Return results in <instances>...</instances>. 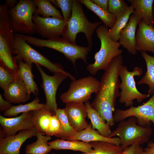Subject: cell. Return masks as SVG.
<instances>
[{
    "mask_svg": "<svg viewBox=\"0 0 154 154\" xmlns=\"http://www.w3.org/2000/svg\"><path fill=\"white\" fill-rule=\"evenodd\" d=\"M34 1L37 8L34 15H40L44 18L51 17L64 19L61 13L53 5L50 0H34Z\"/></svg>",
    "mask_w": 154,
    "mask_h": 154,
    "instance_id": "29",
    "label": "cell"
},
{
    "mask_svg": "<svg viewBox=\"0 0 154 154\" xmlns=\"http://www.w3.org/2000/svg\"><path fill=\"white\" fill-rule=\"evenodd\" d=\"M15 33L9 20L8 9L0 5V63L16 76L18 65L14 54Z\"/></svg>",
    "mask_w": 154,
    "mask_h": 154,
    "instance_id": "4",
    "label": "cell"
},
{
    "mask_svg": "<svg viewBox=\"0 0 154 154\" xmlns=\"http://www.w3.org/2000/svg\"><path fill=\"white\" fill-rule=\"evenodd\" d=\"M14 54L16 60H21L29 65L33 63L38 64L47 68L54 74L62 72L67 74L72 80L76 79L74 77L65 71L60 64L52 62L50 60L32 47L18 33H15Z\"/></svg>",
    "mask_w": 154,
    "mask_h": 154,
    "instance_id": "6",
    "label": "cell"
},
{
    "mask_svg": "<svg viewBox=\"0 0 154 154\" xmlns=\"http://www.w3.org/2000/svg\"><path fill=\"white\" fill-rule=\"evenodd\" d=\"M121 54L115 57L105 70L100 82V86L95 99L90 104L103 120L110 126L114 125L113 112L116 98L120 96L119 79L120 69L123 65Z\"/></svg>",
    "mask_w": 154,
    "mask_h": 154,
    "instance_id": "1",
    "label": "cell"
},
{
    "mask_svg": "<svg viewBox=\"0 0 154 154\" xmlns=\"http://www.w3.org/2000/svg\"><path fill=\"white\" fill-rule=\"evenodd\" d=\"M96 33L100 41V48L94 54V62L87 66L89 73L93 75L100 70H105L114 58L123 52L119 48V42L114 41L110 38L108 28L104 25L99 26L96 29Z\"/></svg>",
    "mask_w": 154,
    "mask_h": 154,
    "instance_id": "5",
    "label": "cell"
},
{
    "mask_svg": "<svg viewBox=\"0 0 154 154\" xmlns=\"http://www.w3.org/2000/svg\"><path fill=\"white\" fill-rule=\"evenodd\" d=\"M48 144L52 149L56 150L67 149L87 153L93 150L89 143L79 140L68 141L57 139L48 142Z\"/></svg>",
    "mask_w": 154,
    "mask_h": 154,
    "instance_id": "23",
    "label": "cell"
},
{
    "mask_svg": "<svg viewBox=\"0 0 154 154\" xmlns=\"http://www.w3.org/2000/svg\"><path fill=\"white\" fill-rule=\"evenodd\" d=\"M18 2L17 0H6L4 4L8 9H9L14 7Z\"/></svg>",
    "mask_w": 154,
    "mask_h": 154,
    "instance_id": "42",
    "label": "cell"
},
{
    "mask_svg": "<svg viewBox=\"0 0 154 154\" xmlns=\"http://www.w3.org/2000/svg\"><path fill=\"white\" fill-rule=\"evenodd\" d=\"M137 119L134 116L121 121L108 137L118 136L123 150L135 143L140 145L147 143L152 132L151 126L144 127L137 124Z\"/></svg>",
    "mask_w": 154,
    "mask_h": 154,
    "instance_id": "7",
    "label": "cell"
},
{
    "mask_svg": "<svg viewBox=\"0 0 154 154\" xmlns=\"http://www.w3.org/2000/svg\"><path fill=\"white\" fill-rule=\"evenodd\" d=\"M134 11L131 4L128 11L124 14L117 18L113 27L109 30V33L111 38L114 41H119L121 31L125 27L128 22L130 17Z\"/></svg>",
    "mask_w": 154,
    "mask_h": 154,
    "instance_id": "33",
    "label": "cell"
},
{
    "mask_svg": "<svg viewBox=\"0 0 154 154\" xmlns=\"http://www.w3.org/2000/svg\"><path fill=\"white\" fill-rule=\"evenodd\" d=\"M94 3L100 8L108 10V0H91Z\"/></svg>",
    "mask_w": 154,
    "mask_h": 154,
    "instance_id": "40",
    "label": "cell"
},
{
    "mask_svg": "<svg viewBox=\"0 0 154 154\" xmlns=\"http://www.w3.org/2000/svg\"><path fill=\"white\" fill-rule=\"evenodd\" d=\"M143 74L142 68L138 66L134 67L133 70L129 71L127 67L122 65L119 72V76L121 80L119 88L120 92L119 101L123 104L126 107L131 106L133 101L136 100L139 103L149 97L148 94H144L140 92L137 89L135 85L134 77L140 76Z\"/></svg>",
    "mask_w": 154,
    "mask_h": 154,
    "instance_id": "9",
    "label": "cell"
},
{
    "mask_svg": "<svg viewBox=\"0 0 154 154\" xmlns=\"http://www.w3.org/2000/svg\"><path fill=\"white\" fill-rule=\"evenodd\" d=\"M35 128L37 132L46 135L50 120L52 114L44 109L32 111Z\"/></svg>",
    "mask_w": 154,
    "mask_h": 154,
    "instance_id": "30",
    "label": "cell"
},
{
    "mask_svg": "<svg viewBox=\"0 0 154 154\" xmlns=\"http://www.w3.org/2000/svg\"><path fill=\"white\" fill-rule=\"evenodd\" d=\"M68 141L79 140L89 143L96 141H104L117 145H120L121 142L118 137L110 138L101 135L97 130L92 128L91 123L88 124L86 128L77 132L74 135L68 138Z\"/></svg>",
    "mask_w": 154,
    "mask_h": 154,
    "instance_id": "20",
    "label": "cell"
},
{
    "mask_svg": "<svg viewBox=\"0 0 154 154\" xmlns=\"http://www.w3.org/2000/svg\"><path fill=\"white\" fill-rule=\"evenodd\" d=\"M141 53L146 64L147 71L137 83L139 85H148L149 89L147 94L150 96L154 93V56L148 54L145 52L142 51Z\"/></svg>",
    "mask_w": 154,
    "mask_h": 154,
    "instance_id": "25",
    "label": "cell"
},
{
    "mask_svg": "<svg viewBox=\"0 0 154 154\" xmlns=\"http://www.w3.org/2000/svg\"><path fill=\"white\" fill-rule=\"evenodd\" d=\"M37 141L26 145L25 147L26 154H47L52 149L48 145V141L51 139V136L37 132Z\"/></svg>",
    "mask_w": 154,
    "mask_h": 154,
    "instance_id": "27",
    "label": "cell"
},
{
    "mask_svg": "<svg viewBox=\"0 0 154 154\" xmlns=\"http://www.w3.org/2000/svg\"><path fill=\"white\" fill-rule=\"evenodd\" d=\"M153 26L154 27V3H153Z\"/></svg>",
    "mask_w": 154,
    "mask_h": 154,
    "instance_id": "43",
    "label": "cell"
},
{
    "mask_svg": "<svg viewBox=\"0 0 154 154\" xmlns=\"http://www.w3.org/2000/svg\"><path fill=\"white\" fill-rule=\"evenodd\" d=\"M102 23V21L92 23L89 21L84 12L82 3L79 0H73L71 16L66 23L62 37L70 43L76 44L77 34L83 33L86 36L88 46L92 47L94 32Z\"/></svg>",
    "mask_w": 154,
    "mask_h": 154,
    "instance_id": "2",
    "label": "cell"
},
{
    "mask_svg": "<svg viewBox=\"0 0 154 154\" xmlns=\"http://www.w3.org/2000/svg\"><path fill=\"white\" fill-rule=\"evenodd\" d=\"M0 154H11L8 153H2Z\"/></svg>",
    "mask_w": 154,
    "mask_h": 154,
    "instance_id": "44",
    "label": "cell"
},
{
    "mask_svg": "<svg viewBox=\"0 0 154 154\" xmlns=\"http://www.w3.org/2000/svg\"><path fill=\"white\" fill-rule=\"evenodd\" d=\"M29 44L37 47L51 48L62 53L72 62L75 68L77 60L81 59L86 64L87 56L91 51V47L81 46L70 43L62 37L44 39L20 34Z\"/></svg>",
    "mask_w": 154,
    "mask_h": 154,
    "instance_id": "3",
    "label": "cell"
},
{
    "mask_svg": "<svg viewBox=\"0 0 154 154\" xmlns=\"http://www.w3.org/2000/svg\"><path fill=\"white\" fill-rule=\"evenodd\" d=\"M17 77L2 64L0 63V87L4 91Z\"/></svg>",
    "mask_w": 154,
    "mask_h": 154,
    "instance_id": "35",
    "label": "cell"
},
{
    "mask_svg": "<svg viewBox=\"0 0 154 154\" xmlns=\"http://www.w3.org/2000/svg\"><path fill=\"white\" fill-rule=\"evenodd\" d=\"M16 62L18 64L17 78L23 80L30 94L33 93L37 96L38 94V89L32 72V65L28 64L21 60Z\"/></svg>",
    "mask_w": 154,
    "mask_h": 154,
    "instance_id": "22",
    "label": "cell"
},
{
    "mask_svg": "<svg viewBox=\"0 0 154 154\" xmlns=\"http://www.w3.org/2000/svg\"><path fill=\"white\" fill-rule=\"evenodd\" d=\"M88 9L96 14L107 28H111L117 20L116 18L108 10L101 9L96 5L91 0H79Z\"/></svg>",
    "mask_w": 154,
    "mask_h": 154,
    "instance_id": "26",
    "label": "cell"
},
{
    "mask_svg": "<svg viewBox=\"0 0 154 154\" xmlns=\"http://www.w3.org/2000/svg\"><path fill=\"white\" fill-rule=\"evenodd\" d=\"M50 1L60 9L62 17L66 23L71 16L73 0H51Z\"/></svg>",
    "mask_w": 154,
    "mask_h": 154,
    "instance_id": "36",
    "label": "cell"
},
{
    "mask_svg": "<svg viewBox=\"0 0 154 154\" xmlns=\"http://www.w3.org/2000/svg\"><path fill=\"white\" fill-rule=\"evenodd\" d=\"M32 20L36 33L42 37L49 39L62 35L66 25L64 19L53 17L44 18L34 15Z\"/></svg>",
    "mask_w": 154,
    "mask_h": 154,
    "instance_id": "13",
    "label": "cell"
},
{
    "mask_svg": "<svg viewBox=\"0 0 154 154\" xmlns=\"http://www.w3.org/2000/svg\"><path fill=\"white\" fill-rule=\"evenodd\" d=\"M100 82L92 76L72 81L68 91L61 94L60 98L66 103L70 102L84 103L88 101L92 94L98 91Z\"/></svg>",
    "mask_w": 154,
    "mask_h": 154,
    "instance_id": "10",
    "label": "cell"
},
{
    "mask_svg": "<svg viewBox=\"0 0 154 154\" xmlns=\"http://www.w3.org/2000/svg\"><path fill=\"white\" fill-rule=\"evenodd\" d=\"M56 115L60 122L61 132L55 137L66 140L77 132L70 125L65 114L64 108H58L56 111Z\"/></svg>",
    "mask_w": 154,
    "mask_h": 154,
    "instance_id": "32",
    "label": "cell"
},
{
    "mask_svg": "<svg viewBox=\"0 0 154 154\" xmlns=\"http://www.w3.org/2000/svg\"><path fill=\"white\" fill-rule=\"evenodd\" d=\"M35 65L42 78L41 86L43 90L46 99L44 109L53 115H56V111L58 108L56 100L57 91L61 83L69 77L68 76L64 73L58 72L50 76L44 72L41 66Z\"/></svg>",
    "mask_w": 154,
    "mask_h": 154,
    "instance_id": "12",
    "label": "cell"
},
{
    "mask_svg": "<svg viewBox=\"0 0 154 154\" xmlns=\"http://www.w3.org/2000/svg\"><path fill=\"white\" fill-rule=\"evenodd\" d=\"M141 21L134 13L131 15L129 21L119 34V42L123 47L133 55L136 54L135 36L137 28Z\"/></svg>",
    "mask_w": 154,
    "mask_h": 154,
    "instance_id": "17",
    "label": "cell"
},
{
    "mask_svg": "<svg viewBox=\"0 0 154 154\" xmlns=\"http://www.w3.org/2000/svg\"><path fill=\"white\" fill-rule=\"evenodd\" d=\"M12 106L11 104L3 98L1 94H0V111L4 112L9 110Z\"/></svg>",
    "mask_w": 154,
    "mask_h": 154,
    "instance_id": "39",
    "label": "cell"
},
{
    "mask_svg": "<svg viewBox=\"0 0 154 154\" xmlns=\"http://www.w3.org/2000/svg\"><path fill=\"white\" fill-rule=\"evenodd\" d=\"M64 109L70 125L77 132L83 130L88 126V124L86 120L88 116L87 108L84 103H66Z\"/></svg>",
    "mask_w": 154,
    "mask_h": 154,
    "instance_id": "15",
    "label": "cell"
},
{
    "mask_svg": "<svg viewBox=\"0 0 154 154\" xmlns=\"http://www.w3.org/2000/svg\"><path fill=\"white\" fill-rule=\"evenodd\" d=\"M37 131L35 128L21 131L17 134L6 136L0 139V154H19L20 149L27 139L37 136Z\"/></svg>",
    "mask_w": 154,
    "mask_h": 154,
    "instance_id": "16",
    "label": "cell"
},
{
    "mask_svg": "<svg viewBox=\"0 0 154 154\" xmlns=\"http://www.w3.org/2000/svg\"><path fill=\"white\" fill-rule=\"evenodd\" d=\"M122 154H144V152L142 147L135 143L124 149Z\"/></svg>",
    "mask_w": 154,
    "mask_h": 154,
    "instance_id": "38",
    "label": "cell"
},
{
    "mask_svg": "<svg viewBox=\"0 0 154 154\" xmlns=\"http://www.w3.org/2000/svg\"><path fill=\"white\" fill-rule=\"evenodd\" d=\"M93 150L87 153L78 154H122L123 149L121 145H117L104 141L89 143Z\"/></svg>",
    "mask_w": 154,
    "mask_h": 154,
    "instance_id": "28",
    "label": "cell"
},
{
    "mask_svg": "<svg viewBox=\"0 0 154 154\" xmlns=\"http://www.w3.org/2000/svg\"><path fill=\"white\" fill-rule=\"evenodd\" d=\"M61 132L60 122L56 115H52L50 118L46 135L55 136Z\"/></svg>",
    "mask_w": 154,
    "mask_h": 154,
    "instance_id": "37",
    "label": "cell"
},
{
    "mask_svg": "<svg viewBox=\"0 0 154 154\" xmlns=\"http://www.w3.org/2000/svg\"><path fill=\"white\" fill-rule=\"evenodd\" d=\"M37 7L34 0H19L8 9L10 22L15 33L31 35L36 33L33 17Z\"/></svg>",
    "mask_w": 154,
    "mask_h": 154,
    "instance_id": "8",
    "label": "cell"
},
{
    "mask_svg": "<svg viewBox=\"0 0 154 154\" xmlns=\"http://www.w3.org/2000/svg\"><path fill=\"white\" fill-rule=\"evenodd\" d=\"M51 154H56L54 153H52Z\"/></svg>",
    "mask_w": 154,
    "mask_h": 154,
    "instance_id": "45",
    "label": "cell"
},
{
    "mask_svg": "<svg viewBox=\"0 0 154 154\" xmlns=\"http://www.w3.org/2000/svg\"><path fill=\"white\" fill-rule=\"evenodd\" d=\"M132 116L136 118L138 124L141 126H151V122L154 125V93L151 98L143 105L137 107L131 106L125 110L117 109L113 114L115 122H119Z\"/></svg>",
    "mask_w": 154,
    "mask_h": 154,
    "instance_id": "11",
    "label": "cell"
},
{
    "mask_svg": "<svg viewBox=\"0 0 154 154\" xmlns=\"http://www.w3.org/2000/svg\"><path fill=\"white\" fill-rule=\"evenodd\" d=\"M40 102L39 98L37 97L29 103L16 106H12L9 110L3 113V115L5 117L15 116L20 113L44 109L45 104L40 103Z\"/></svg>",
    "mask_w": 154,
    "mask_h": 154,
    "instance_id": "31",
    "label": "cell"
},
{
    "mask_svg": "<svg viewBox=\"0 0 154 154\" xmlns=\"http://www.w3.org/2000/svg\"><path fill=\"white\" fill-rule=\"evenodd\" d=\"M0 139L15 135L18 131L35 128L32 111L23 113L20 116L8 118L0 115Z\"/></svg>",
    "mask_w": 154,
    "mask_h": 154,
    "instance_id": "14",
    "label": "cell"
},
{
    "mask_svg": "<svg viewBox=\"0 0 154 154\" xmlns=\"http://www.w3.org/2000/svg\"></svg>",
    "mask_w": 154,
    "mask_h": 154,
    "instance_id": "46",
    "label": "cell"
},
{
    "mask_svg": "<svg viewBox=\"0 0 154 154\" xmlns=\"http://www.w3.org/2000/svg\"><path fill=\"white\" fill-rule=\"evenodd\" d=\"M137 51L150 52L154 54V27L143 21L139 22L135 36Z\"/></svg>",
    "mask_w": 154,
    "mask_h": 154,
    "instance_id": "18",
    "label": "cell"
},
{
    "mask_svg": "<svg viewBox=\"0 0 154 154\" xmlns=\"http://www.w3.org/2000/svg\"><path fill=\"white\" fill-rule=\"evenodd\" d=\"M108 10L118 18L128 11L129 6L123 0H108Z\"/></svg>",
    "mask_w": 154,
    "mask_h": 154,
    "instance_id": "34",
    "label": "cell"
},
{
    "mask_svg": "<svg viewBox=\"0 0 154 154\" xmlns=\"http://www.w3.org/2000/svg\"><path fill=\"white\" fill-rule=\"evenodd\" d=\"M147 147L143 149L144 154H154V143L151 141L147 143Z\"/></svg>",
    "mask_w": 154,
    "mask_h": 154,
    "instance_id": "41",
    "label": "cell"
},
{
    "mask_svg": "<svg viewBox=\"0 0 154 154\" xmlns=\"http://www.w3.org/2000/svg\"><path fill=\"white\" fill-rule=\"evenodd\" d=\"M3 95L6 100L11 104L24 103L30 100V94L23 80L17 78L8 86Z\"/></svg>",
    "mask_w": 154,
    "mask_h": 154,
    "instance_id": "19",
    "label": "cell"
},
{
    "mask_svg": "<svg viewBox=\"0 0 154 154\" xmlns=\"http://www.w3.org/2000/svg\"><path fill=\"white\" fill-rule=\"evenodd\" d=\"M85 103L87 108L88 116L90 120L92 128L96 129L102 135L108 137L112 131L110 126L105 122L98 112L92 107L89 100Z\"/></svg>",
    "mask_w": 154,
    "mask_h": 154,
    "instance_id": "24",
    "label": "cell"
},
{
    "mask_svg": "<svg viewBox=\"0 0 154 154\" xmlns=\"http://www.w3.org/2000/svg\"><path fill=\"white\" fill-rule=\"evenodd\" d=\"M133 7V13L140 20L149 25L153 26V0H128Z\"/></svg>",
    "mask_w": 154,
    "mask_h": 154,
    "instance_id": "21",
    "label": "cell"
}]
</instances>
